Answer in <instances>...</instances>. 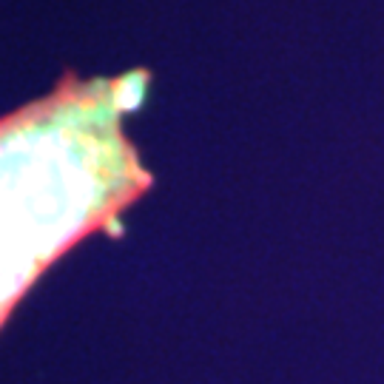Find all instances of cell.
<instances>
[{
    "label": "cell",
    "mask_w": 384,
    "mask_h": 384,
    "mask_svg": "<svg viewBox=\"0 0 384 384\" xmlns=\"http://www.w3.org/2000/svg\"><path fill=\"white\" fill-rule=\"evenodd\" d=\"M148 72L66 74L49 97L0 117V328L38 276L91 231L114 228L154 177L122 134Z\"/></svg>",
    "instance_id": "cell-1"
}]
</instances>
